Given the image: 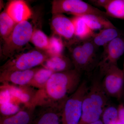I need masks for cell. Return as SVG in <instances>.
Wrapping results in <instances>:
<instances>
[{
	"label": "cell",
	"instance_id": "1",
	"mask_svg": "<svg viewBox=\"0 0 124 124\" xmlns=\"http://www.w3.org/2000/svg\"><path fill=\"white\" fill-rule=\"evenodd\" d=\"M81 73L76 69L54 72L44 89L38 90L32 101L33 106L64 105L81 83Z\"/></svg>",
	"mask_w": 124,
	"mask_h": 124
},
{
	"label": "cell",
	"instance_id": "2",
	"mask_svg": "<svg viewBox=\"0 0 124 124\" xmlns=\"http://www.w3.org/2000/svg\"><path fill=\"white\" fill-rule=\"evenodd\" d=\"M108 97L102 82L99 80L93 81L83 99L82 115L79 124H89L100 120L108 106Z\"/></svg>",
	"mask_w": 124,
	"mask_h": 124
},
{
	"label": "cell",
	"instance_id": "3",
	"mask_svg": "<svg viewBox=\"0 0 124 124\" xmlns=\"http://www.w3.org/2000/svg\"><path fill=\"white\" fill-rule=\"evenodd\" d=\"M33 29L28 21L17 24L9 38L4 42L2 54L6 59L19 54L30 41Z\"/></svg>",
	"mask_w": 124,
	"mask_h": 124
},
{
	"label": "cell",
	"instance_id": "4",
	"mask_svg": "<svg viewBox=\"0 0 124 124\" xmlns=\"http://www.w3.org/2000/svg\"><path fill=\"white\" fill-rule=\"evenodd\" d=\"M89 87L85 81L81 83L64 103L62 114L61 124H79L82 115V102Z\"/></svg>",
	"mask_w": 124,
	"mask_h": 124
},
{
	"label": "cell",
	"instance_id": "5",
	"mask_svg": "<svg viewBox=\"0 0 124 124\" xmlns=\"http://www.w3.org/2000/svg\"><path fill=\"white\" fill-rule=\"evenodd\" d=\"M49 57L45 51L40 50L19 54L10 58L0 67V72L33 69L41 65Z\"/></svg>",
	"mask_w": 124,
	"mask_h": 124
},
{
	"label": "cell",
	"instance_id": "6",
	"mask_svg": "<svg viewBox=\"0 0 124 124\" xmlns=\"http://www.w3.org/2000/svg\"><path fill=\"white\" fill-rule=\"evenodd\" d=\"M51 12L53 15L67 13L74 16L95 14L108 17L106 12L81 0H54L52 2Z\"/></svg>",
	"mask_w": 124,
	"mask_h": 124
},
{
	"label": "cell",
	"instance_id": "7",
	"mask_svg": "<svg viewBox=\"0 0 124 124\" xmlns=\"http://www.w3.org/2000/svg\"><path fill=\"white\" fill-rule=\"evenodd\" d=\"M103 88L108 97L121 98L124 91V72L117 65L110 67L104 75Z\"/></svg>",
	"mask_w": 124,
	"mask_h": 124
},
{
	"label": "cell",
	"instance_id": "8",
	"mask_svg": "<svg viewBox=\"0 0 124 124\" xmlns=\"http://www.w3.org/2000/svg\"><path fill=\"white\" fill-rule=\"evenodd\" d=\"M101 61L98 64L101 75L104 76L110 67L117 62L124 53V40L117 37L104 46Z\"/></svg>",
	"mask_w": 124,
	"mask_h": 124
},
{
	"label": "cell",
	"instance_id": "9",
	"mask_svg": "<svg viewBox=\"0 0 124 124\" xmlns=\"http://www.w3.org/2000/svg\"><path fill=\"white\" fill-rule=\"evenodd\" d=\"M64 105L36 107L31 124H61Z\"/></svg>",
	"mask_w": 124,
	"mask_h": 124
},
{
	"label": "cell",
	"instance_id": "10",
	"mask_svg": "<svg viewBox=\"0 0 124 124\" xmlns=\"http://www.w3.org/2000/svg\"><path fill=\"white\" fill-rule=\"evenodd\" d=\"M40 68L25 70H16L0 72V81L2 85H28Z\"/></svg>",
	"mask_w": 124,
	"mask_h": 124
},
{
	"label": "cell",
	"instance_id": "11",
	"mask_svg": "<svg viewBox=\"0 0 124 124\" xmlns=\"http://www.w3.org/2000/svg\"><path fill=\"white\" fill-rule=\"evenodd\" d=\"M51 24V29L55 35L67 40L71 39L75 36L71 19L63 14L53 15Z\"/></svg>",
	"mask_w": 124,
	"mask_h": 124
},
{
	"label": "cell",
	"instance_id": "12",
	"mask_svg": "<svg viewBox=\"0 0 124 124\" xmlns=\"http://www.w3.org/2000/svg\"><path fill=\"white\" fill-rule=\"evenodd\" d=\"M6 12L17 23L27 21L31 17L32 13L27 3L22 0H14L9 2Z\"/></svg>",
	"mask_w": 124,
	"mask_h": 124
},
{
	"label": "cell",
	"instance_id": "13",
	"mask_svg": "<svg viewBox=\"0 0 124 124\" xmlns=\"http://www.w3.org/2000/svg\"><path fill=\"white\" fill-rule=\"evenodd\" d=\"M35 107H25L15 115L1 116L0 124H31L33 121Z\"/></svg>",
	"mask_w": 124,
	"mask_h": 124
},
{
	"label": "cell",
	"instance_id": "14",
	"mask_svg": "<svg viewBox=\"0 0 124 124\" xmlns=\"http://www.w3.org/2000/svg\"><path fill=\"white\" fill-rule=\"evenodd\" d=\"M71 55L74 69L80 73L90 70L93 63L85 54L81 46H76L72 48Z\"/></svg>",
	"mask_w": 124,
	"mask_h": 124
},
{
	"label": "cell",
	"instance_id": "15",
	"mask_svg": "<svg viewBox=\"0 0 124 124\" xmlns=\"http://www.w3.org/2000/svg\"><path fill=\"white\" fill-rule=\"evenodd\" d=\"M42 67L54 72H60L72 69L71 60L63 55L49 56L42 64Z\"/></svg>",
	"mask_w": 124,
	"mask_h": 124
},
{
	"label": "cell",
	"instance_id": "16",
	"mask_svg": "<svg viewBox=\"0 0 124 124\" xmlns=\"http://www.w3.org/2000/svg\"><path fill=\"white\" fill-rule=\"evenodd\" d=\"M81 16L89 27L93 31L116 28L107 17L103 16L88 14Z\"/></svg>",
	"mask_w": 124,
	"mask_h": 124
},
{
	"label": "cell",
	"instance_id": "17",
	"mask_svg": "<svg viewBox=\"0 0 124 124\" xmlns=\"http://www.w3.org/2000/svg\"><path fill=\"white\" fill-rule=\"evenodd\" d=\"M71 19L74 26V35L76 37L85 41L92 38L95 34L81 16H74Z\"/></svg>",
	"mask_w": 124,
	"mask_h": 124
},
{
	"label": "cell",
	"instance_id": "18",
	"mask_svg": "<svg viewBox=\"0 0 124 124\" xmlns=\"http://www.w3.org/2000/svg\"><path fill=\"white\" fill-rule=\"evenodd\" d=\"M119 37V32L116 28H106L95 33L92 38V41L96 46L104 47Z\"/></svg>",
	"mask_w": 124,
	"mask_h": 124
},
{
	"label": "cell",
	"instance_id": "19",
	"mask_svg": "<svg viewBox=\"0 0 124 124\" xmlns=\"http://www.w3.org/2000/svg\"><path fill=\"white\" fill-rule=\"evenodd\" d=\"M17 23L8 15L6 10L0 15V34L4 42L10 35Z\"/></svg>",
	"mask_w": 124,
	"mask_h": 124
},
{
	"label": "cell",
	"instance_id": "20",
	"mask_svg": "<svg viewBox=\"0 0 124 124\" xmlns=\"http://www.w3.org/2000/svg\"><path fill=\"white\" fill-rule=\"evenodd\" d=\"M54 73V72L50 69L43 67L40 68L28 85L37 88L39 90L44 89Z\"/></svg>",
	"mask_w": 124,
	"mask_h": 124
},
{
	"label": "cell",
	"instance_id": "21",
	"mask_svg": "<svg viewBox=\"0 0 124 124\" xmlns=\"http://www.w3.org/2000/svg\"><path fill=\"white\" fill-rule=\"evenodd\" d=\"M104 9L108 17L124 19V0H110Z\"/></svg>",
	"mask_w": 124,
	"mask_h": 124
},
{
	"label": "cell",
	"instance_id": "22",
	"mask_svg": "<svg viewBox=\"0 0 124 124\" xmlns=\"http://www.w3.org/2000/svg\"><path fill=\"white\" fill-rule=\"evenodd\" d=\"M30 42L37 48L41 51H46L49 44V38L39 29L33 30Z\"/></svg>",
	"mask_w": 124,
	"mask_h": 124
},
{
	"label": "cell",
	"instance_id": "23",
	"mask_svg": "<svg viewBox=\"0 0 124 124\" xmlns=\"http://www.w3.org/2000/svg\"><path fill=\"white\" fill-rule=\"evenodd\" d=\"M64 45L59 36L53 35L49 38V44L48 49L45 51L49 56L62 55Z\"/></svg>",
	"mask_w": 124,
	"mask_h": 124
},
{
	"label": "cell",
	"instance_id": "24",
	"mask_svg": "<svg viewBox=\"0 0 124 124\" xmlns=\"http://www.w3.org/2000/svg\"><path fill=\"white\" fill-rule=\"evenodd\" d=\"M100 119L103 124H115L119 119L117 108L107 106L104 109Z\"/></svg>",
	"mask_w": 124,
	"mask_h": 124
},
{
	"label": "cell",
	"instance_id": "25",
	"mask_svg": "<svg viewBox=\"0 0 124 124\" xmlns=\"http://www.w3.org/2000/svg\"><path fill=\"white\" fill-rule=\"evenodd\" d=\"M1 116H9L15 115L21 110L18 106L10 101L0 104Z\"/></svg>",
	"mask_w": 124,
	"mask_h": 124
},
{
	"label": "cell",
	"instance_id": "26",
	"mask_svg": "<svg viewBox=\"0 0 124 124\" xmlns=\"http://www.w3.org/2000/svg\"><path fill=\"white\" fill-rule=\"evenodd\" d=\"M83 51L85 52L90 62L93 63L95 60V46L92 40H87L84 41L81 45Z\"/></svg>",
	"mask_w": 124,
	"mask_h": 124
},
{
	"label": "cell",
	"instance_id": "27",
	"mask_svg": "<svg viewBox=\"0 0 124 124\" xmlns=\"http://www.w3.org/2000/svg\"><path fill=\"white\" fill-rule=\"evenodd\" d=\"M12 97L8 90L1 88L0 104L11 101Z\"/></svg>",
	"mask_w": 124,
	"mask_h": 124
},
{
	"label": "cell",
	"instance_id": "28",
	"mask_svg": "<svg viewBox=\"0 0 124 124\" xmlns=\"http://www.w3.org/2000/svg\"><path fill=\"white\" fill-rule=\"evenodd\" d=\"M110 1V0H92L90 1V2L97 7H103L104 8Z\"/></svg>",
	"mask_w": 124,
	"mask_h": 124
},
{
	"label": "cell",
	"instance_id": "29",
	"mask_svg": "<svg viewBox=\"0 0 124 124\" xmlns=\"http://www.w3.org/2000/svg\"><path fill=\"white\" fill-rule=\"evenodd\" d=\"M119 120L122 124H124V104L120 103L117 107Z\"/></svg>",
	"mask_w": 124,
	"mask_h": 124
},
{
	"label": "cell",
	"instance_id": "30",
	"mask_svg": "<svg viewBox=\"0 0 124 124\" xmlns=\"http://www.w3.org/2000/svg\"><path fill=\"white\" fill-rule=\"evenodd\" d=\"M103 124V123L101 121V119L97 121H95V122H93V123H91V124Z\"/></svg>",
	"mask_w": 124,
	"mask_h": 124
},
{
	"label": "cell",
	"instance_id": "31",
	"mask_svg": "<svg viewBox=\"0 0 124 124\" xmlns=\"http://www.w3.org/2000/svg\"><path fill=\"white\" fill-rule=\"evenodd\" d=\"M115 124H122L119 121V119H118V121L116 122V123Z\"/></svg>",
	"mask_w": 124,
	"mask_h": 124
},
{
	"label": "cell",
	"instance_id": "32",
	"mask_svg": "<svg viewBox=\"0 0 124 124\" xmlns=\"http://www.w3.org/2000/svg\"></svg>",
	"mask_w": 124,
	"mask_h": 124
},
{
	"label": "cell",
	"instance_id": "33",
	"mask_svg": "<svg viewBox=\"0 0 124 124\" xmlns=\"http://www.w3.org/2000/svg\"><path fill=\"white\" fill-rule=\"evenodd\" d=\"M123 94H124V93H123Z\"/></svg>",
	"mask_w": 124,
	"mask_h": 124
}]
</instances>
